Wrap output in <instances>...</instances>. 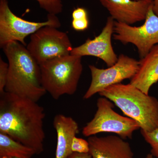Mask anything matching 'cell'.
I'll use <instances>...</instances> for the list:
<instances>
[{
	"instance_id": "obj_1",
	"label": "cell",
	"mask_w": 158,
	"mask_h": 158,
	"mask_svg": "<svg viewBox=\"0 0 158 158\" xmlns=\"http://www.w3.org/2000/svg\"><path fill=\"white\" fill-rule=\"evenodd\" d=\"M0 132L26 146L36 154L44 150V108L27 98L4 92L0 94Z\"/></svg>"
},
{
	"instance_id": "obj_2",
	"label": "cell",
	"mask_w": 158,
	"mask_h": 158,
	"mask_svg": "<svg viewBox=\"0 0 158 158\" xmlns=\"http://www.w3.org/2000/svg\"><path fill=\"white\" fill-rule=\"evenodd\" d=\"M2 48L9 62L5 91L38 101L47 93L41 84L39 64L20 42L9 43Z\"/></svg>"
},
{
	"instance_id": "obj_3",
	"label": "cell",
	"mask_w": 158,
	"mask_h": 158,
	"mask_svg": "<svg viewBox=\"0 0 158 158\" xmlns=\"http://www.w3.org/2000/svg\"><path fill=\"white\" fill-rule=\"evenodd\" d=\"M98 94L135 120L141 130L151 132L158 128V100L154 97L144 93L131 83L112 85Z\"/></svg>"
},
{
	"instance_id": "obj_4",
	"label": "cell",
	"mask_w": 158,
	"mask_h": 158,
	"mask_svg": "<svg viewBox=\"0 0 158 158\" xmlns=\"http://www.w3.org/2000/svg\"><path fill=\"white\" fill-rule=\"evenodd\" d=\"M81 58L70 54L40 65L42 87L54 99L76 92L83 70Z\"/></svg>"
},
{
	"instance_id": "obj_5",
	"label": "cell",
	"mask_w": 158,
	"mask_h": 158,
	"mask_svg": "<svg viewBox=\"0 0 158 158\" xmlns=\"http://www.w3.org/2000/svg\"><path fill=\"white\" fill-rule=\"evenodd\" d=\"M97 110L94 118L82 130L85 137H90L102 132L116 134L123 139L132 138L133 133L140 129L135 120L116 113L113 102L102 97L97 101Z\"/></svg>"
},
{
	"instance_id": "obj_6",
	"label": "cell",
	"mask_w": 158,
	"mask_h": 158,
	"mask_svg": "<svg viewBox=\"0 0 158 158\" xmlns=\"http://www.w3.org/2000/svg\"><path fill=\"white\" fill-rule=\"evenodd\" d=\"M60 21L55 15L48 14L47 20L43 22L29 21L15 15L9 8L7 0H0V45L18 41L26 46V37L34 34L45 26L58 28Z\"/></svg>"
},
{
	"instance_id": "obj_7",
	"label": "cell",
	"mask_w": 158,
	"mask_h": 158,
	"mask_svg": "<svg viewBox=\"0 0 158 158\" xmlns=\"http://www.w3.org/2000/svg\"><path fill=\"white\" fill-rule=\"evenodd\" d=\"M73 48L66 33L50 26L43 27L32 34L27 47L39 65L51 59L70 55Z\"/></svg>"
},
{
	"instance_id": "obj_8",
	"label": "cell",
	"mask_w": 158,
	"mask_h": 158,
	"mask_svg": "<svg viewBox=\"0 0 158 158\" xmlns=\"http://www.w3.org/2000/svg\"><path fill=\"white\" fill-rule=\"evenodd\" d=\"M152 5L144 24L140 27L114 21V39L123 44L131 43L135 46L141 59L158 44V16L153 11Z\"/></svg>"
},
{
	"instance_id": "obj_9",
	"label": "cell",
	"mask_w": 158,
	"mask_h": 158,
	"mask_svg": "<svg viewBox=\"0 0 158 158\" xmlns=\"http://www.w3.org/2000/svg\"><path fill=\"white\" fill-rule=\"evenodd\" d=\"M139 66V61L123 54L119 55L117 62L107 69L89 65L92 79L83 98L88 99L109 86L121 83L125 79H131L138 72Z\"/></svg>"
},
{
	"instance_id": "obj_10",
	"label": "cell",
	"mask_w": 158,
	"mask_h": 158,
	"mask_svg": "<svg viewBox=\"0 0 158 158\" xmlns=\"http://www.w3.org/2000/svg\"><path fill=\"white\" fill-rule=\"evenodd\" d=\"M114 19L110 16L101 34L93 39H87L82 45L73 48L71 55L79 56H92L102 60L108 67L117 62L118 57L113 50L112 36L114 33Z\"/></svg>"
},
{
	"instance_id": "obj_11",
	"label": "cell",
	"mask_w": 158,
	"mask_h": 158,
	"mask_svg": "<svg viewBox=\"0 0 158 158\" xmlns=\"http://www.w3.org/2000/svg\"><path fill=\"white\" fill-rule=\"evenodd\" d=\"M114 20L132 25L144 20L152 2L144 0H99Z\"/></svg>"
},
{
	"instance_id": "obj_12",
	"label": "cell",
	"mask_w": 158,
	"mask_h": 158,
	"mask_svg": "<svg viewBox=\"0 0 158 158\" xmlns=\"http://www.w3.org/2000/svg\"><path fill=\"white\" fill-rule=\"evenodd\" d=\"M88 141L93 158H134L129 143L118 136H92Z\"/></svg>"
},
{
	"instance_id": "obj_13",
	"label": "cell",
	"mask_w": 158,
	"mask_h": 158,
	"mask_svg": "<svg viewBox=\"0 0 158 158\" xmlns=\"http://www.w3.org/2000/svg\"><path fill=\"white\" fill-rule=\"evenodd\" d=\"M53 126L57 134V145L55 158H67L73 153V140L79 132L78 123L73 118L63 114L55 116Z\"/></svg>"
},
{
	"instance_id": "obj_14",
	"label": "cell",
	"mask_w": 158,
	"mask_h": 158,
	"mask_svg": "<svg viewBox=\"0 0 158 158\" xmlns=\"http://www.w3.org/2000/svg\"><path fill=\"white\" fill-rule=\"evenodd\" d=\"M158 82V44L139 61V69L130 83L149 94L152 86Z\"/></svg>"
},
{
	"instance_id": "obj_15",
	"label": "cell",
	"mask_w": 158,
	"mask_h": 158,
	"mask_svg": "<svg viewBox=\"0 0 158 158\" xmlns=\"http://www.w3.org/2000/svg\"><path fill=\"white\" fill-rule=\"evenodd\" d=\"M36 154L33 148L0 132V158H31Z\"/></svg>"
},
{
	"instance_id": "obj_16",
	"label": "cell",
	"mask_w": 158,
	"mask_h": 158,
	"mask_svg": "<svg viewBox=\"0 0 158 158\" xmlns=\"http://www.w3.org/2000/svg\"><path fill=\"white\" fill-rule=\"evenodd\" d=\"M40 8L44 9L48 14L56 15L62 12L63 5L62 0H36Z\"/></svg>"
},
{
	"instance_id": "obj_17",
	"label": "cell",
	"mask_w": 158,
	"mask_h": 158,
	"mask_svg": "<svg viewBox=\"0 0 158 158\" xmlns=\"http://www.w3.org/2000/svg\"><path fill=\"white\" fill-rule=\"evenodd\" d=\"M145 141L151 147V153L156 158H158V128L151 132L141 130Z\"/></svg>"
},
{
	"instance_id": "obj_18",
	"label": "cell",
	"mask_w": 158,
	"mask_h": 158,
	"mask_svg": "<svg viewBox=\"0 0 158 158\" xmlns=\"http://www.w3.org/2000/svg\"><path fill=\"white\" fill-rule=\"evenodd\" d=\"M71 149L73 152L88 153L90 150L89 142L85 139L75 136L73 140Z\"/></svg>"
},
{
	"instance_id": "obj_19",
	"label": "cell",
	"mask_w": 158,
	"mask_h": 158,
	"mask_svg": "<svg viewBox=\"0 0 158 158\" xmlns=\"http://www.w3.org/2000/svg\"><path fill=\"white\" fill-rule=\"evenodd\" d=\"M9 64L0 58V94L5 92V88L8 80Z\"/></svg>"
},
{
	"instance_id": "obj_20",
	"label": "cell",
	"mask_w": 158,
	"mask_h": 158,
	"mask_svg": "<svg viewBox=\"0 0 158 158\" xmlns=\"http://www.w3.org/2000/svg\"><path fill=\"white\" fill-rule=\"evenodd\" d=\"M89 26L88 18L80 19H73L72 27L74 30L77 31H85L88 29Z\"/></svg>"
},
{
	"instance_id": "obj_21",
	"label": "cell",
	"mask_w": 158,
	"mask_h": 158,
	"mask_svg": "<svg viewBox=\"0 0 158 158\" xmlns=\"http://www.w3.org/2000/svg\"><path fill=\"white\" fill-rule=\"evenodd\" d=\"M73 19H80L88 18V12L84 8L79 7L73 10L72 14Z\"/></svg>"
},
{
	"instance_id": "obj_22",
	"label": "cell",
	"mask_w": 158,
	"mask_h": 158,
	"mask_svg": "<svg viewBox=\"0 0 158 158\" xmlns=\"http://www.w3.org/2000/svg\"><path fill=\"white\" fill-rule=\"evenodd\" d=\"M67 158H93L89 153H80L73 152Z\"/></svg>"
},
{
	"instance_id": "obj_23",
	"label": "cell",
	"mask_w": 158,
	"mask_h": 158,
	"mask_svg": "<svg viewBox=\"0 0 158 158\" xmlns=\"http://www.w3.org/2000/svg\"><path fill=\"white\" fill-rule=\"evenodd\" d=\"M152 7L155 14L158 16V0H153Z\"/></svg>"
},
{
	"instance_id": "obj_24",
	"label": "cell",
	"mask_w": 158,
	"mask_h": 158,
	"mask_svg": "<svg viewBox=\"0 0 158 158\" xmlns=\"http://www.w3.org/2000/svg\"><path fill=\"white\" fill-rule=\"evenodd\" d=\"M145 158H156L151 153L148 154Z\"/></svg>"
},
{
	"instance_id": "obj_25",
	"label": "cell",
	"mask_w": 158,
	"mask_h": 158,
	"mask_svg": "<svg viewBox=\"0 0 158 158\" xmlns=\"http://www.w3.org/2000/svg\"><path fill=\"white\" fill-rule=\"evenodd\" d=\"M144 1H148V2H152L153 0H144Z\"/></svg>"
},
{
	"instance_id": "obj_26",
	"label": "cell",
	"mask_w": 158,
	"mask_h": 158,
	"mask_svg": "<svg viewBox=\"0 0 158 158\" xmlns=\"http://www.w3.org/2000/svg\"><path fill=\"white\" fill-rule=\"evenodd\" d=\"M0 158H9L6 157H1Z\"/></svg>"
}]
</instances>
